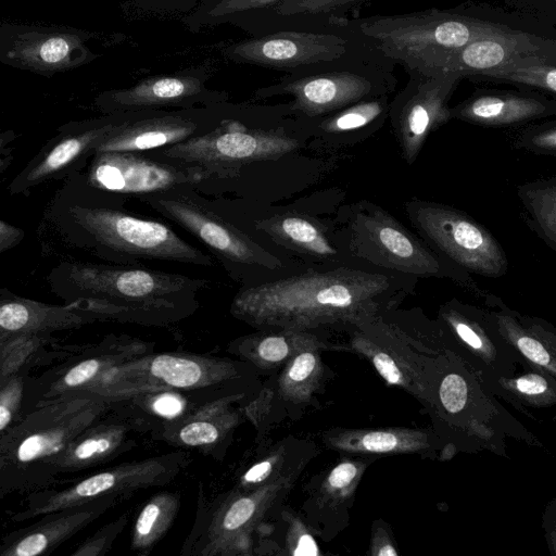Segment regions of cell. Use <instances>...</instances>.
Masks as SVG:
<instances>
[{
    "mask_svg": "<svg viewBox=\"0 0 556 556\" xmlns=\"http://www.w3.org/2000/svg\"><path fill=\"white\" fill-rule=\"evenodd\" d=\"M179 505V495L175 493L162 492L151 497L134 523L131 548L148 554L169 529Z\"/></svg>",
    "mask_w": 556,
    "mask_h": 556,
    "instance_id": "d590c367",
    "label": "cell"
},
{
    "mask_svg": "<svg viewBox=\"0 0 556 556\" xmlns=\"http://www.w3.org/2000/svg\"><path fill=\"white\" fill-rule=\"evenodd\" d=\"M92 34L63 26L3 24L0 26V63L51 76L91 62Z\"/></svg>",
    "mask_w": 556,
    "mask_h": 556,
    "instance_id": "9a60e30c",
    "label": "cell"
},
{
    "mask_svg": "<svg viewBox=\"0 0 556 556\" xmlns=\"http://www.w3.org/2000/svg\"><path fill=\"white\" fill-rule=\"evenodd\" d=\"M119 500L105 496L45 514L37 521L4 535L0 540V556L50 555Z\"/></svg>",
    "mask_w": 556,
    "mask_h": 556,
    "instance_id": "7402d4cb",
    "label": "cell"
},
{
    "mask_svg": "<svg viewBox=\"0 0 556 556\" xmlns=\"http://www.w3.org/2000/svg\"><path fill=\"white\" fill-rule=\"evenodd\" d=\"M392 63L368 50L361 41L344 56L313 70L287 74L254 92V99L290 96L289 112L319 118L364 99L391 94L396 86Z\"/></svg>",
    "mask_w": 556,
    "mask_h": 556,
    "instance_id": "5b68a950",
    "label": "cell"
},
{
    "mask_svg": "<svg viewBox=\"0 0 556 556\" xmlns=\"http://www.w3.org/2000/svg\"><path fill=\"white\" fill-rule=\"evenodd\" d=\"M108 414L81 431L47 463L41 475L40 490L59 484L64 475L106 463L134 444L129 434L130 425Z\"/></svg>",
    "mask_w": 556,
    "mask_h": 556,
    "instance_id": "cb8c5ba5",
    "label": "cell"
},
{
    "mask_svg": "<svg viewBox=\"0 0 556 556\" xmlns=\"http://www.w3.org/2000/svg\"><path fill=\"white\" fill-rule=\"evenodd\" d=\"M399 294L384 273L338 267L242 289L230 313L257 329L312 331L375 319L391 308Z\"/></svg>",
    "mask_w": 556,
    "mask_h": 556,
    "instance_id": "6da1fadb",
    "label": "cell"
},
{
    "mask_svg": "<svg viewBox=\"0 0 556 556\" xmlns=\"http://www.w3.org/2000/svg\"><path fill=\"white\" fill-rule=\"evenodd\" d=\"M495 317L498 331L506 341L530 362L555 375V358L534 327H526L510 314L500 313Z\"/></svg>",
    "mask_w": 556,
    "mask_h": 556,
    "instance_id": "ab89813d",
    "label": "cell"
},
{
    "mask_svg": "<svg viewBox=\"0 0 556 556\" xmlns=\"http://www.w3.org/2000/svg\"><path fill=\"white\" fill-rule=\"evenodd\" d=\"M39 358L0 364V437L36 405V376Z\"/></svg>",
    "mask_w": 556,
    "mask_h": 556,
    "instance_id": "1f68e13d",
    "label": "cell"
},
{
    "mask_svg": "<svg viewBox=\"0 0 556 556\" xmlns=\"http://www.w3.org/2000/svg\"><path fill=\"white\" fill-rule=\"evenodd\" d=\"M127 113L111 114L89 126H73V131L48 144L10 185L12 193L24 192L67 169L110 134Z\"/></svg>",
    "mask_w": 556,
    "mask_h": 556,
    "instance_id": "4316f807",
    "label": "cell"
},
{
    "mask_svg": "<svg viewBox=\"0 0 556 556\" xmlns=\"http://www.w3.org/2000/svg\"><path fill=\"white\" fill-rule=\"evenodd\" d=\"M518 195L527 208L540 236L556 248V178L538 180L518 188Z\"/></svg>",
    "mask_w": 556,
    "mask_h": 556,
    "instance_id": "8d00e7d4",
    "label": "cell"
},
{
    "mask_svg": "<svg viewBox=\"0 0 556 556\" xmlns=\"http://www.w3.org/2000/svg\"><path fill=\"white\" fill-rule=\"evenodd\" d=\"M135 9L159 16H185L206 0H130Z\"/></svg>",
    "mask_w": 556,
    "mask_h": 556,
    "instance_id": "7dc6e473",
    "label": "cell"
},
{
    "mask_svg": "<svg viewBox=\"0 0 556 556\" xmlns=\"http://www.w3.org/2000/svg\"><path fill=\"white\" fill-rule=\"evenodd\" d=\"M281 0H206L191 13L179 17L180 22L192 33L204 28L230 23L236 17L263 10Z\"/></svg>",
    "mask_w": 556,
    "mask_h": 556,
    "instance_id": "74e56055",
    "label": "cell"
},
{
    "mask_svg": "<svg viewBox=\"0 0 556 556\" xmlns=\"http://www.w3.org/2000/svg\"><path fill=\"white\" fill-rule=\"evenodd\" d=\"M504 386L517 397L538 406L549 405L555 401L553 384L540 374H526L516 379L504 380Z\"/></svg>",
    "mask_w": 556,
    "mask_h": 556,
    "instance_id": "7bdbcfd3",
    "label": "cell"
},
{
    "mask_svg": "<svg viewBox=\"0 0 556 556\" xmlns=\"http://www.w3.org/2000/svg\"><path fill=\"white\" fill-rule=\"evenodd\" d=\"M213 106L127 113L92 153H136L173 146L194 136L201 128L203 114Z\"/></svg>",
    "mask_w": 556,
    "mask_h": 556,
    "instance_id": "ffe728a7",
    "label": "cell"
},
{
    "mask_svg": "<svg viewBox=\"0 0 556 556\" xmlns=\"http://www.w3.org/2000/svg\"><path fill=\"white\" fill-rule=\"evenodd\" d=\"M320 350H306L290 358L277 381L279 396L288 402H308L318 390L324 376Z\"/></svg>",
    "mask_w": 556,
    "mask_h": 556,
    "instance_id": "e575fe53",
    "label": "cell"
},
{
    "mask_svg": "<svg viewBox=\"0 0 556 556\" xmlns=\"http://www.w3.org/2000/svg\"><path fill=\"white\" fill-rule=\"evenodd\" d=\"M406 211L425 241L464 270L490 278L506 274L508 261L504 249L465 212L420 200L408 202Z\"/></svg>",
    "mask_w": 556,
    "mask_h": 556,
    "instance_id": "30bf717a",
    "label": "cell"
},
{
    "mask_svg": "<svg viewBox=\"0 0 556 556\" xmlns=\"http://www.w3.org/2000/svg\"><path fill=\"white\" fill-rule=\"evenodd\" d=\"M24 235L21 228L0 219V253L18 244Z\"/></svg>",
    "mask_w": 556,
    "mask_h": 556,
    "instance_id": "f5cc1de1",
    "label": "cell"
},
{
    "mask_svg": "<svg viewBox=\"0 0 556 556\" xmlns=\"http://www.w3.org/2000/svg\"><path fill=\"white\" fill-rule=\"evenodd\" d=\"M359 43L340 26L277 29L224 46L220 54L239 64L298 74L336 61Z\"/></svg>",
    "mask_w": 556,
    "mask_h": 556,
    "instance_id": "9c48e42d",
    "label": "cell"
},
{
    "mask_svg": "<svg viewBox=\"0 0 556 556\" xmlns=\"http://www.w3.org/2000/svg\"><path fill=\"white\" fill-rule=\"evenodd\" d=\"M121 400L111 391L86 389L35 405L0 437L3 496L40 490L47 463Z\"/></svg>",
    "mask_w": 556,
    "mask_h": 556,
    "instance_id": "3957f363",
    "label": "cell"
},
{
    "mask_svg": "<svg viewBox=\"0 0 556 556\" xmlns=\"http://www.w3.org/2000/svg\"><path fill=\"white\" fill-rule=\"evenodd\" d=\"M286 457V448L280 447L256 462L241 476L237 489L241 491L252 490L285 472L282 471V463Z\"/></svg>",
    "mask_w": 556,
    "mask_h": 556,
    "instance_id": "ee69618b",
    "label": "cell"
},
{
    "mask_svg": "<svg viewBox=\"0 0 556 556\" xmlns=\"http://www.w3.org/2000/svg\"><path fill=\"white\" fill-rule=\"evenodd\" d=\"M556 114V100L540 91L476 89L460 103L450 108L451 119L483 127H505Z\"/></svg>",
    "mask_w": 556,
    "mask_h": 556,
    "instance_id": "d4e9b609",
    "label": "cell"
},
{
    "mask_svg": "<svg viewBox=\"0 0 556 556\" xmlns=\"http://www.w3.org/2000/svg\"><path fill=\"white\" fill-rule=\"evenodd\" d=\"M300 147L281 128L253 129L224 118L208 132L192 136L157 152L187 165L200 166L214 176H233L248 164L278 160Z\"/></svg>",
    "mask_w": 556,
    "mask_h": 556,
    "instance_id": "52a82bcc",
    "label": "cell"
},
{
    "mask_svg": "<svg viewBox=\"0 0 556 556\" xmlns=\"http://www.w3.org/2000/svg\"><path fill=\"white\" fill-rule=\"evenodd\" d=\"M289 554L291 555H319L318 546L301 522L292 527L289 539Z\"/></svg>",
    "mask_w": 556,
    "mask_h": 556,
    "instance_id": "f907efd6",
    "label": "cell"
},
{
    "mask_svg": "<svg viewBox=\"0 0 556 556\" xmlns=\"http://www.w3.org/2000/svg\"><path fill=\"white\" fill-rule=\"evenodd\" d=\"M237 416L222 412L219 406L205 408L181 422L172 440L186 446H204L216 443L222 434L236 425Z\"/></svg>",
    "mask_w": 556,
    "mask_h": 556,
    "instance_id": "f35d334b",
    "label": "cell"
},
{
    "mask_svg": "<svg viewBox=\"0 0 556 556\" xmlns=\"http://www.w3.org/2000/svg\"><path fill=\"white\" fill-rule=\"evenodd\" d=\"M98 320L77 301L51 305L17 296L0 298V364L27 352H38L56 331Z\"/></svg>",
    "mask_w": 556,
    "mask_h": 556,
    "instance_id": "e0dca14e",
    "label": "cell"
},
{
    "mask_svg": "<svg viewBox=\"0 0 556 556\" xmlns=\"http://www.w3.org/2000/svg\"><path fill=\"white\" fill-rule=\"evenodd\" d=\"M73 301L80 299L97 319L163 324L178 317L180 305L207 282L146 268L70 263L63 266Z\"/></svg>",
    "mask_w": 556,
    "mask_h": 556,
    "instance_id": "277c9868",
    "label": "cell"
},
{
    "mask_svg": "<svg viewBox=\"0 0 556 556\" xmlns=\"http://www.w3.org/2000/svg\"><path fill=\"white\" fill-rule=\"evenodd\" d=\"M323 349H328V344L313 332L291 329H260L239 338L231 348L232 352L263 369L285 365L300 352Z\"/></svg>",
    "mask_w": 556,
    "mask_h": 556,
    "instance_id": "f546056e",
    "label": "cell"
},
{
    "mask_svg": "<svg viewBox=\"0 0 556 556\" xmlns=\"http://www.w3.org/2000/svg\"><path fill=\"white\" fill-rule=\"evenodd\" d=\"M184 401L174 393L163 392L153 399L151 408L165 418H176L184 410Z\"/></svg>",
    "mask_w": 556,
    "mask_h": 556,
    "instance_id": "816d5d0a",
    "label": "cell"
},
{
    "mask_svg": "<svg viewBox=\"0 0 556 556\" xmlns=\"http://www.w3.org/2000/svg\"><path fill=\"white\" fill-rule=\"evenodd\" d=\"M349 248L355 257L384 269L416 277L459 278L391 214L362 201L352 206Z\"/></svg>",
    "mask_w": 556,
    "mask_h": 556,
    "instance_id": "8fae6325",
    "label": "cell"
},
{
    "mask_svg": "<svg viewBox=\"0 0 556 556\" xmlns=\"http://www.w3.org/2000/svg\"><path fill=\"white\" fill-rule=\"evenodd\" d=\"M255 228L277 244L305 256L332 260L339 255L326 230L317 222L302 214L282 213L257 219Z\"/></svg>",
    "mask_w": 556,
    "mask_h": 556,
    "instance_id": "4dcf8cb0",
    "label": "cell"
},
{
    "mask_svg": "<svg viewBox=\"0 0 556 556\" xmlns=\"http://www.w3.org/2000/svg\"><path fill=\"white\" fill-rule=\"evenodd\" d=\"M551 29L534 24L476 40L454 55L441 73L458 72L468 78L528 55L556 56V37Z\"/></svg>",
    "mask_w": 556,
    "mask_h": 556,
    "instance_id": "603a6c76",
    "label": "cell"
},
{
    "mask_svg": "<svg viewBox=\"0 0 556 556\" xmlns=\"http://www.w3.org/2000/svg\"><path fill=\"white\" fill-rule=\"evenodd\" d=\"M333 450L352 454H409L430 450L432 437L408 428L336 429L326 434Z\"/></svg>",
    "mask_w": 556,
    "mask_h": 556,
    "instance_id": "f1b7e54d",
    "label": "cell"
},
{
    "mask_svg": "<svg viewBox=\"0 0 556 556\" xmlns=\"http://www.w3.org/2000/svg\"><path fill=\"white\" fill-rule=\"evenodd\" d=\"M147 349L135 339L106 338L76 361L36 376V405L89 389L109 369L142 355Z\"/></svg>",
    "mask_w": 556,
    "mask_h": 556,
    "instance_id": "44dd1931",
    "label": "cell"
},
{
    "mask_svg": "<svg viewBox=\"0 0 556 556\" xmlns=\"http://www.w3.org/2000/svg\"><path fill=\"white\" fill-rule=\"evenodd\" d=\"M17 135L13 130H7L0 134V174L11 164L13 160L12 142Z\"/></svg>",
    "mask_w": 556,
    "mask_h": 556,
    "instance_id": "db71d44e",
    "label": "cell"
},
{
    "mask_svg": "<svg viewBox=\"0 0 556 556\" xmlns=\"http://www.w3.org/2000/svg\"><path fill=\"white\" fill-rule=\"evenodd\" d=\"M367 1L369 0H281L263 10L240 15L230 23L245 27L250 31L266 26L264 33L278 27L282 22L286 26L291 21H309L307 28L327 26L331 21L344 18L345 14Z\"/></svg>",
    "mask_w": 556,
    "mask_h": 556,
    "instance_id": "83f0119b",
    "label": "cell"
},
{
    "mask_svg": "<svg viewBox=\"0 0 556 556\" xmlns=\"http://www.w3.org/2000/svg\"><path fill=\"white\" fill-rule=\"evenodd\" d=\"M143 201L230 262L257 265L271 270L282 267L276 255L250 236L192 200L152 194L144 197Z\"/></svg>",
    "mask_w": 556,
    "mask_h": 556,
    "instance_id": "d6986e66",
    "label": "cell"
},
{
    "mask_svg": "<svg viewBox=\"0 0 556 556\" xmlns=\"http://www.w3.org/2000/svg\"><path fill=\"white\" fill-rule=\"evenodd\" d=\"M186 453L176 452L140 462L124 463L73 480L63 488L50 486L27 493L23 508L10 515L24 522L45 514L85 504L105 496L124 498L138 490L172 481L187 464Z\"/></svg>",
    "mask_w": 556,
    "mask_h": 556,
    "instance_id": "8992f818",
    "label": "cell"
},
{
    "mask_svg": "<svg viewBox=\"0 0 556 556\" xmlns=\"http://www.w3.org/2000/svg\"><path fill=\"white\" fill-rule=\"evenodd\" d=\"M127 523V515L124 514L116 520L103 526L92 535L83 541L71 553L72 556H100L104 555L112 546L117 535Z\"/></svg>",
    "mask_w": 556,
    "mask_h": 556,
    "instance_id": "f6af8a7d",
    "label": "cell"
},
{
    "mask_svg": "<svg viewBox=\"0 0 556 556\" xmlns=\"http://www.w3.org/2000/svg\"><path fill=\"white\" fill-rule=\"evenodd\" d=\"M468 387L464 378L457 374L447 375L440 388L443 407L451 414L459 413L468 401Z\"/></svg>",
    "mask_w": 556,
    "mask_h": 556,
    "instance_id": "c3c4849f",
    "label": "cell"
},
{
    "mask_svg": "<svg viewBox=\"0 0 556 556\" xmlns=\"http://www.w3.org/2000/svg\"><path fill=\"white\" fill-rule=\"evenodd\" d=\"M468 78L476 81L514 84L555 98L556 56L528 55Z\"/></svg>",
    "mask_w": 556,
    "mask_h": 556,
    "instance_id": "d6a6232c",
    "label": "cell"
},
{
    "mask_svg": "<svg viewBox=\"0 0 556 556\" xmlns=\"http://www.w3.org/2000/svg\"><path fill=\"white\" fill-rule=\"evenodd\" d=\"M371 554L375 556H396L397 552L394 548L389 536L384 531H377L372 536Z\"/></svg>",
    "mask_w": 556,
    "mask_h": 556,
    "instance_id": "11a10c76",
    "label": "cell"
},
{
    "mask_svg": "<svg viewBox=\"0 0 556 556\" xmlns=\"http://www.w3.org/2000/svg\"><path fill=\"white\" fill-rule=\"evenodd\" d=\"M514 12L531 17L548 27L556 25V0H506Z\"/></svg>",
    "mask_w": 556,
    "mask_h": 556,
    "instance_id": "681fc988",
    "label": "cell"
},
{
    "mask_svg": "<svg viewBox=\"0 0 556 556\" xmlns=\"http://www.w3.org/2000/svg\"><path fill=\"white\" fill-rule=\"evenodd\" d=\"M516 144L531 152L554 155L556 153V121L525 128L518 135Z\"/></svg>",
    "mask_w": 556,
    "mask_h": 556,
    "instance_id": "bcb514c9",
    "label": "cell"
},
{
    "mask_svg": "<svg viewBox=\"0 0 556 556\" xmlns=\"http://www.w3.org/2000/svg\"><path fill=\"white\" fill-rule=\"evenodd\" d=\"M380 317L354 326L353 349L365 355L389 384L424 397L421 371L413 351L406 348L403 334L381 323Z\"/></svg>",
    "mask_w": 556,
    "mask_h": 556,
    "instance_id": "484cf974",
    "label": "cell"
},
{
    "mask_svg": "<svg viewBox=\"0 0 556 556\" xmlns=\"http://www.w3.org/2000/svg\"><path fill=\"white\" fill-rule=\"evenodd\" d=\"M441 316L454 333L473 351L481 355H488L489 352L494 351L483 329L459 309L451 305L445 306Z\"/></svg>",
    "mask_w": 556,
    "mask_h": 556,
    "instance_id": "b9f144b4",
    "label": "cell"
},
{
    "mask_svg": "<svg viewBox=\"0 0 556 556\" xmlns=\"http://www.w3.org/2000/svg\"><path fill=\"white\" fill-rule=\"evenodd\" d=\"M390 94L364 99L317 119V129L327 136H356L374 131L388 117Z\"/></svg>",
    "mask_w": 556,
    "mask_h": 556,
    "instance_id": "836d02e7",
    "label": "cell"
},
{
    "mask_svg": "<svg viewBox=\"0 0 556 556\" xmlns=\"http://www.w3.org/2000/svg\"><path fill=\"white\" fill-rule=\"evenodd\" d=\"M71 215L99 245L122 256L215 266L213 257L157 220L111 208L80 205L73 206Z\"/></svg>",
    "mask_w": 556,
    "mask_h": 556,
    "instance_id": "ba28073f",
    "label": "cell"
},
{
    "mask_svg": "<svg viewBox=\"0 0 556 556\" xmlns=\"http://www.w3.org/2000/svg\"><path fill=\"white\" fill-rule=\"evenodd\" d=\"M534 24L542 23L473 1L451 9L344 17L329 23L349 30L381 59L424 74L441 73L454 55L476 40Z\"/></svg>",
    "mask_w": 556,
    "mask_h": 556,
    "instance_id": "7a4b0ae2",
    "label": "cell"
},
{
    "mask_svg": "<svg viewBox=\"0 0 556 556\" xmlns=\"http://www.w3.org/2000/svg\"><path fill=\"white\" fill-rule=\"evenodd\" d=\"M406 72L409 78L390 100L388 117L401 154L412 165L429 135L451 119L448 101L464 76L458 72Z\"/></svg>",
    "mask_w": 556,
    "mask_h": 556,
    "instance_id": "5bb4252c",
    "label": "cell"
},
{
    "mask_svg": "<svg viewBox=\"0 0 556 556\" xmlns=\"http://www.w3.org/2000/svg\"><path fill=\"white\" fill-rule=\"evenodd\" d=\"M208 79L210 72L204 66L150 76L127 88L103 91L94 103L101 112L111 115L170 108L184 110L226 102L229 94L208 88Z\"/></svg>",
    "mask_w": 556,
    "mask_h": 556,
    "instance_id": "2e32d148",
    "label": "cell"
},
{
    "mask_svg": "<svg viewBox=\"0 0 556 556\" xmlns=\"http://www.w3.org/2000/svg\"><path fill=\"white\" fill-rule=\"evenodd\" d=\"M212 176L200 166L167 164L132 152L96 153L88 175L98 189L137 195L193 186Z\"/></svg>",
    "mask_w": 556,
    "mask_h": 556,
    "instance_id": "ac0fdd59",
    "label": "cell"
},
{
    "mask_svg": "<svg viewBox=\"0 0 556 556\" xmlns=\"http://www.w3.org/2000/svg\"><path fill=\"white\" fill-rule=\"evenodd\" d=\"M3 466H4L3 455L0 451V500H2L4 497L2 490H1V477H2V471H3Z\"/></svg>",
    "mask_w": 556,
    "mask_h": 556,
    "instance_id": "9f6ffc18",
    "label": "cell"
},
{
    "mask_svg": "<svg viewBox=\"0 0 556 556\" xmlns=\"http://www.w3.org/2000/svg\"><path fill=\"white\" fill-rule=\"evenodd\" d=\"M242 374V367L232 361L163 353L138 356L116 365L89 389L112 391L127 399L166 389H204L237 380Z\"/></svg>",
    "mask_w": 556,
    "mask_h": 556,
    "instance_id": "7c38bea8",
    "label": "cell"
},
{
    "mask_svg": "<svg viewBox=\"0 0 556 556\" xmlns=\"http://www.w3.org/2000/svg\"><path fill=\"white\" fill-rule=\"evenodd\" d=\"M365 468L364 459H344L337 464L321 482L318 492L321 503L329 506L345 504L356 491Z\"/></svg>",
    "mask_w": 556,
    "mask_h": 556,
    "instance_id": "60d3db41",
    "label": "cell"
},
{
    "mask_svg": "<svg viewBox=\"0 0 556 556\" xmlns=\"http://www.w3.org/2000/svg\"><path fill=\"white\" fill-rule=\"evenodd\" d=\"M300 471L291 468L252 490L236 489L215 507L198 536L200 555H252V532L287 496Z\"/></svg>",
    "mask_w": 556,
    "mask_h": 556,
    "instance_id": "4fadbf2b",
    "label": "cell"
}]
</instances>
